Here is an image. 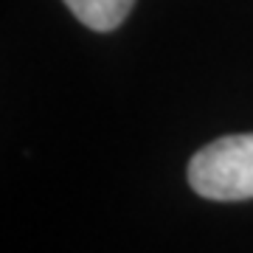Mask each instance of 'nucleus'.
<instances>
[{"label": "nucleus", "instance_id": "obj_1", "mask_svg": "<svg viewBox=\"0 0 253 253\" xmlns=\"http://www.w3.org/2000/svg\"><path fill=\"white\" fill-rule=\"evenodd\" d=\"M189 183L206 200L253 197V132L225 135L203 146L189 163Z\"/></svg>", "mask_w": 253, "mask_h": 253}, {"label": "nucleus", "instance_id": "obj_2", "mask_svg": "<svg viewBox=\"0 0 253 253\" xmlns=\"http://www.w3.org/2000/svg\"><path fill=\"white\" fill-rule=\"evenodd\" d=\"M73 17L93 31H113L126 20L135 0H65Z\"/></svg>", "mask_w": 253, "mask_h": 253}]
</instances>
